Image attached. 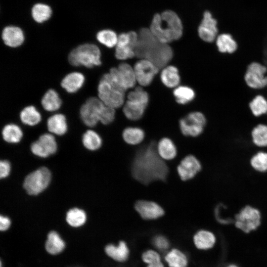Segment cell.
Returning a JSON list of instances; mask_svg holds the SVG:
<instances>
[{
    "instance_id": "f6af8a7d",
    "label": "cell",
    "mask_w": 267,
    "mask_h": 267,
    "mask_svg": "<svg viewBox=\"0 0 267 267\" xmlns=\"http://www.w3.org/2000/svg\"><path fill=\"white\" fill-rule=\"evenodd\" d=\"M11 171V166L7 160H1L0 161V178L4 179L7 178Z\"/></svg>"
},
{
    "instance_id": "ba28073f",
    "label": "cell",
    "mask_w": 267,
    "mask_h": 267,
    "mask_svg": "<svg viewBox=\"0 0 267 267\" xmlns=\"http://www.w3.org/2000/svg\"><path fill=\"white\" fill-rule=\"evenodd\" d=\"M207 125L206 116L199 111L189 113L179 122V129L182 134L193 137L201 135L205 131Z\"/></svg>"
},
{
    "instance_id": "ee69618b",
    "label": "cell",
    "mask_w": 267,
    "mask_h": 267,
    "mask_svg": "<svg viewBox=\"0 0 267 267\" xmlns=\"http://www.w3.org/2000/svg\"><path fill=\"white\" fill-rule=\"evenodd\" d=\"M142 260L147 265L161 261L159 253L151 249L147 250L142 253Z\"/></svg>"
},
{
    "instance_id": "8d00e7d4",
    "label": "cell",
    "mask_w": 267,
    "mask_h": 267,
    "mask_svg": "<svg viewBox=\"0 0 267 267\" xmlns=\"http://www.w3.org/2000/svg\"><path fill=\"white\" fill-rule=\"evenodd\" d=\"M165 260L170 267H187L188 259L186 255L178 249H173L165 256Z\"/></svg>"
},
{
    "instance_id": "b9f144b4",
    "label": "cell",
    "mask_w": 267,
    "mask_h": 267,
    "mask_svg": "<svg viewBox=\"0 0 267 267\" xmlns=\"http://www.w3.org/2000/svg\"><path fill=\"white\" fill-rule=\"evenodd\" d=\"M115 115V109L104 105L99 115V123L104 125H109L114 121Z\"/></svg>"
},
{
    "instance_id": "f35d334b",
    "label": "cell",
    "mask_w": 267,
    "mask_h": 267,
    "mask_svg": "<svg viewBox=\"0 0 267 267\" xmlns=\"http://www.w3.org/2000/svg\"><path fill=\"white\" fill-rule=\"evenodd\" d=\"M33 20L38 24H43L51 17L52 10L47 4L38 3L34 5L31 10Z\"/></svg>"
},
{
    "instance_id": "c3c4849f",
    "label": "cell",
    "mask_w": 267,
    "mask_h": 267,
    "mask_svg": "<svg viewBox=\"0 0 267 267\" xmlns=\"http://www.w3.org/2000/svg\"><path fill=\"white\" fill-rule=\"evenodd\" d=\"M226 267H238L235 265L231 264V265H228Z\"/></svg>"
},
{
    "instance_id": "5bb4252c",
    "label": "cell",
    "mask_w": 267,
    "mask_h": 267,
    "mask_svg": "<svg viewBox=\"0 0 267 267\" xmlns=\"http://www.w3.org/2000/svg\"><path fill=\"white\" fill-rule=\"evenodd\" d=\"M267 67L263 64L254 62L250 64L244 76L247 86L254 89L267 87Z\"/></svg>"
},
{
    "instance_id": "4316f807",
    "label": "cell",
    "mask_w": 267,
    "mask_h": 267,
    "mask_svg": "<svg viewBox=\"0 0 267 267\" xmlns=\"http://www.w3.org/2000/svg\"><path fill=\"white\" fill-rule=\"evenodd\" d=\"M215 43L218 51L223 54L233 53L238 48L235 40L230 34L227 33L219 34Z\"/></svg>"
},
{
    "instance_id": "5b68a950",
    "label": "cell",
    "mask_w": 267,
    "mask_h": 267,
    "mask_svg": "<svg viewBox=\"0 0 267 267\" xmlns=\"http://www.w3.org/2000/svg\"><path fill=\"white\" fill-rule=\"evenodd\" d=\"M149 101L147 92L141 87L130 91L123 105V111L127 118L132 121L140 119L143 116Z\"/></svg>"
},
{
    "instance_id": "cb8c5ba5",
    "label": "cell",
    "mask_w": 267,
    "mask_h": 267,
    "mask_svg": "<svg viewBox=\"0 0 267 267\" xmlns=\"http://www.w3.org/2000/svg\"><path fill=\"white\" fill-rule=\"evenodd\" d=\"M43 120L41 111L35 105L29 104L24 107L19 114V121L24 125L34 127Z\"/></svg>"
},
{
    "instance_id": "7dc6e473",
    "label": "cell",
    "mask_w": 267,
    "mask_h": 267,
    "mask_svg": "<svg viewBox=\"0 0 267 267\" xmlns=\"http://www.w3.org/2000/svg\"><path fill=\"white\" fill-rule=\"evenodd\" d=\"M146 267H165L162 262H159L158 263L148 265Z\"/></svg>"
},
{
    "instance_id": "9c48e42d",
    "label": "cell",
    "mask_w": 267,
    "mask_h": 267,
    "mask_svg": "<svg viewBox=\"0 0 267 267\" xmlns=\"http://www.w3.org/2000/svg\"><path fill=\"white\" fill-rule=\"evenodd\" d=\"M104 105L97 96L88 97L79 109L81 122L89 128L96 126L99 122V115Z\"/></svg>"
},
{
    "instance_id": "8fae6325",
    "label": "cell",
    "mask_w": 267,
    "mask_h": 267,
    "mask_svg": "<svg viewBox=\"0 0 267 267\" xmlns=\"http://www.w3.org/2000/svg\"><path fill=\"white\" fill-rule=\"evenodd\" d=\"M107 73L111 80L125 91L133 88L136 82L134 68L126 63L111 68Z\"/></svg>"
},
{
    "instance_id": "d4e9b609",
    "label": "cell",
    "mask_w": 267,
    "mask_h": 267,
    "mask_svg": "<svg viewBox=\"0 0 267 267\" xmlns=\"http://www.w3.org/2000/svg\"><path fill=\"white\" fill-rule=\"evenodd\" d=\"M104 249L106 255L117 262L126 261L130 255L129 247L124 241H120L117 244L109 243L105 246Z\"/></svg>"
},
{
    "instance_id": "1f68e13d",
    "label": "cell",
    "mask_w": 267,
    "mask_h": 267,
    "mask_svg": "<svg viewBox=\"0 0 267 267\" xmlns=\"http://www.w3.org/2000/svg\"><path fill=\"white\" fill-rule=\"evenodd\" d=\"M84 147L90 151L98 150L102 145V139L99 134L92 129L87 130L82 136Z\"/></svg>"
},
{
    "instance_id": "d6986e66",
    "label": "cell",
    "mask_w": 267,
    "mask_h": 267,
    "mask_svg": "<svg viewBox=\"0 0 267 267\" xmlns=\"http://www.w3.org/2000/svg\"><path fill=\"white\" fill-rule=\"evenodd\" d=\"M200 160L194 155L185 156L177 167V172L180 179L187 181L193 178L202 170Z\"/></svg>"
},
{
    "instance_id": "f546056e",
    "label": "cell",
    "mask_w": 267,
    "mask_h": 267,
    "mask_svg": "<svg viewBox=\"0 0 267 267\" xmlns=\"http://www.w3.org/2000/svg\"><path fill=\"white\" fill-rule=\"evenodd\" d=\"M95 41L104 46L111 48L115 47L118 42V34L110 28L102 29L95 34Z\"/></svg>"
},
{
    "instance_id": "3957f363",
    "label": "cell",
    "mask_w": 267,
    "mask_h": 267,
    "mask_svg": "<svg viewBox=\"0 0 267 267\" xmlns=\"http://www.w3.org/2000/svg\"><path fill=\"white\" fill-rule=\"evenodd\" d=\"M102 53L94 43L86 42L74 47L69 53L68 61L75 69H92L102 64Z\"/></svg>"
},
{
    "instance_id": "44dd1931",
    "label": "cell",
    "mask_w": 267,
    "mask_h": 267,
    "mask_svg": "<svg viewBox=\"0 0 267 267\" xmlns=\"http://www.w3.org/2000/svg\"><path fill=\"white\" fill-rule=\"evenodd\" d=\"M63 104V101L61 94L54 88H49L46 90L40 101L42 111L48 114L60 111Z\"/></svg>"
},
{
    "instance_id": "bcb514c9",
    "label": "cell",
    "mask_w": 267,
    "mask_h": 267,
    "mask_svg": "<svg viewBox=\"0 0 267 267\" xmlns=\"http://www.w3.org/2000/svg\"><path fill=\"white\" fill-rule=\"evenodd\" d=\"M12 222L7 216L0 215V231H4L8 230L11 225Z\"/></svg>"
},
{
    "instance_id": "7c38bea8",
    "label": "cell",
    "mask_w": 267,
    "mask_h": 267,
    "mask_svg": "<svg viewBox=\"0 0 267 267\" xmlns=\"http://www.w3.org/2000/svg\"><path fill=\"white\" fill-rule=\"evenodd\" d=\"M199 38L203 42L213 43L219 34V22L208 10L204 11L197 28Z\"/></svg>"
},
{
    "instance_id": "d590c367",
    "label": "cell",
    "mask_w": 267,
    "mask_h": 267,
    "mask_svg": "<svg viewBox=\"0 0 267 267\" xmlns=\"http://www.w3.org/2000/svg\"><path fill=\"white\" fill-rule=\"evenodd\" d=\"M249 165L257 173H267V151L260 150L254 153L250 158Z\"/></svg>"
},
{
    "instance_id": "681fc988",
    "label": "cell",
    "mask_w": 267,
    "mask_h": 267,
    "mask_svg": "<svg viewBox=\"0 0 267 267\" xmlns=\"http://www.w3.org/2000/svg\"><path fill=\"white\" fill-rule=\"evenodd\" d=\"M66 267H82L79 266H67Z\"/></svg>"
},
{
    "instance_id": "2e32d148",
    "label": "cell",
    "mask_w": 267,
    "mask_h": 267,
    "mask_svg": "<svg viewBox=\"0 0 267 267\" xmlns=\"http://www.w3.org/2000/svg\"><path fill=\"white\" fill-rule=\"evenodd\" d=\"M134 69L136 82L145 87L151 84L159 68L150 60L142 58L135 63Z\"/></svg>"
},
{
    "instance_id": "836d02e7",
    "label": "cell",
    "mask_w": 267,
    "mask_h": 267,
    "mask_svg": "<svg viewBox=\"0 0 267 267\" xmlns=\"http://www.w3.org/2000/svg\"><path fill=\"white\" fill-rule=\"evenodd\" d=\"M250 139L256 147H267V125L261 123L255 126L251 131Z\"/></svg>"
},
{
    "instance_id": "7a4b0ae2",
    "label": "cell",
    "mask_w": 267,
    "mask_h": 267,
    "mask_svg": "<svg viewBox=\"0 0 267 267\" xmlns=\"http://www.w3.org/2000/svg\"><path fill=\"white\" fill-rule=\"evenodd\" d=\"M149 28L161 43L169 44L179 40L183 35V22L177 12L171 9L155 14Z\"/></svg>"
},
{
    "instance_id": "8992f818",
    "label": "cell",
    "mask_w": 267,
    "mask_h": 267,
    "mask_svg": "<svg viewBox=\"0 0 267 267\" xmlns=\"http://www.w3.org/2000/svg\"><path fill=\"white\" fill-rule=\"evenodd\" d=\"M51 180L50 170L46 167L42 166L29 173L25 177L22 185L27 194L37 196L48 188Z\"/></svg>"
},
{
    "instance_id": "603a6c76",
    "label": "cell",
    "mask_w": 267,
    "mask_h": 267,
    "mask_svg": "<svg viewBox=\"0 0 267 267\" xmlns=\"http://www.w3.org/2000/svg\"><path fill=\"white\" fill-rule=\"evenodd\" d=\"M45 125L48 133L57 136L65 135L69 129L68 118L66 114L60 111L48 116Z\"/></svg>"
},
{
    "instance_id": "484cf974",
    "label": "cell",
    "mask_w": 267,
    "mask_h": 267,
    "mask_svg": "<svg viewBox=\"0 0 267 267\" xmlns=\"http://www.w3.org/2000/svg\"><path fill=\"white\" fill-rule=\"evenodd\" d=\"M23 133L21 127L15 122L5 124L1 130L3 140L10 144L19 143L23 137Z\"/></svg>"
},
{
    "instance_id": "7402d4cb",
    "label": "cell",
    "mask_w": 267,
    "mask_h": 267,
    "mask_svg": "<svg viewBox=\"0 0 267 267\" xmlns=\"http://www.w3.org/2000/svg\"><path fill=\"white\" fill-rule=\"evenodd\" d=\"M138 38L136 45L135 55L144 58L149 50L159 41L150 31L149 27H143L138 31Z\"/></svg>"
},
{
    "instance_id": "4dcf8cb0",
    "label": "cell",
    "mask_w": 267,
    "mask_h": 267,
    "mask_svg": "<svg viewBox=\"0 0 267 267\" xmlns=\"http://www.w3.org/2000/svg\"><path fill=\"white\" fill-rule=\"evenodd\" d=\"M65 247V242L56 231L51 230L48 233L45 248L48 253L58 254L63 251Z\"/></svg>"
},
{
    "instance_id": "6da1fadb",
    "label": "cell",
    "mask_w": 267,
    "mask_h": 267,
    "mask_svg": "<svg viewBox=\"0 0 267 267\" xmlns=\"http://www.w3.org/2000/svg\"><path fill=\"white\" fill-rule=\"evenodd\" d=\"M131 172L136 180L145 185L156 180H166L169 168L159 155L155 141H151L136 151L132 162Z\"/></svg>"
},
{
    "instance_id": "d6a6232c",
    "label": "cell",
    "mask_w": 267,
    "mask_h": 267,
    "mask_svg": "<svg viewBox=\"0 0 267 267\" xmlns=\"http://www.w3.org/2000/svg\"><path fill=\"white\" fill-rule=\"evenodd\" d=\"M160 79L162 83L169 88L178 87L180 81L178 69L172 65L164 67L160 74Z\"/></svg>"
},
{
    "instance_id": "52a82bcc",
    "label": "cell",
    "mask_w": 267,
    "mask_h": 267,
    "mask_svg": "<svg viewBox=\"0 0 267 267\" xmlns=\"http://www.w3.org/2000/svg\"><path fill=\"white\" fill-rule=\"evenodd\" d=\"M261 213L256 207L247 204L234 216L235 226L245 233L256 230L261 223Z\"/></svg>"
},
{
    "instance_id": "9a60e30c",
    "label": "cell",
    "mask_w": 267,
    "mask_h": 267,
    "mask_svg": "<svg viewBox=\"0 0 267 267\" xmlns=\"http://www.w3.org/2000/svg\"><path fill=\"white\" fill-rule=\"evenodd\" d=\"M3 44L11 49H17L23 45L26 37L24 31L20 27L9 25L4 27L0 33Z\"/></svg>"
},
{
    "instance_id": "f1b7e54d",
    "label": "cell",
    "mask_w": 267,
    "mask_h": 267,
    "mask_svg": "<svg viewBox=\"0 0 267 267\" xmlns=\"http://www.w3.org/2000/svg\"><path fill=\"white\" fill-rule=\"evenodd\" d=\"M157 151L164 160L174 159L177 155V148L174 141L168 137L161 138L157 144Z\"/></svg>"
},
{
    "instance_id": "ab89813d",
    "label": "cell",
    "mask_w": 267,
    "mask_h": 267,
    "mask_svg": "<svg viewBox=\"0 0 267 267\" xmlns=\"http://www.w3.org/2000/svg\"><path fill=\"white\" fill-rule=\"evenodd\" d=\"M173 94L176 101L180 104H187L193 101L196 96V92L193 89L184 86L176 87Z\"/></svg>"
},
{
    "instance_id": "60d3db41",
    "label": "cell",
    "mask_w": 267,
    "mask_h": 267,
    "mask_svg": "<svg viewBox=\"0 0 267 267\" xmlns=\"http://www.w3.org/2000/svg\"><path fill=\"white\" fill-rule=\"evenodd\" d=\"M249 107L254 116L261 117L267 114V100L263 95L258 94L251 101Z\"/></svg>"
},
{
    "instance_id": "ffe728a7",
    "label": "cell",
    "mask_w": 267,
    "mask_h": 267,
    "mask_svg": "<svg viewBox=\"0 0 267 267\" xmlns=\"http://www.w3.org/2000/svg\"><path fill=\"white\" fill-rule=\"evenodd\" d=\"M134 209L139 216L146 220L159 219L165 214L164 210L159 204L151 201L138 200L135 203Z\"/></svg>"
},
{
    "instance_id": "83f0119b",
    "label": "cell",
    "mask_w": 267,
    "mask_h": 267,
    "mask_svg": "<svg viewBox=\"0 0 267 267\" xmlns=\"http://www.w3.org/2000/svg\"><path fill=\"white\" fill-rule=\"evenodd\" d=\"M88 219L87 213L82 208L74 207L68 209L65 214L66 222L73 227L83 225Z\"/></svg>"
},
{
    "instance_id": "30bf717a",
    "label": "cell",
    "mask_w": 267,
    "mask_h": 267,
    "mask_svg": "<svg viewBox=\"0 0 267 267\" xmlns=\"http://www.w3.org/2000/svg\"><path fill=\"white\" fill-rule=\"evenodd\" d=\"M138 38V33L135 31L120 33L115 46V57L119 60H126L134 57Z\"/></svg>"
},
{
    "instance_id": "4fadbf2b",
    "label": "cell",
    "mask_w": 267,
    "mask_h": 267,
    "mask_svg": "<svg viewBox=\"0 0 267 267\" xmlns=\"http://www.w3.org/2000/svg\"><path fill=\"white\" fill-rule=\"evenodd\" d=\"M30 149L35 156L46 158L57 152L58 145L54 135L50 133H45L41 134L36 140L31 143Z\"/></svg>"
},
{
    "instance_id": "7bdbcfd3",
    "label": "cell",
    "mask_w": 267,
    "mask_h": 267,
    "mask_svg": "<svg viewBox=\"0 0 267 267\" xmlns=\"http://www.w3.org/2000/svg\"><path fill=\"white\" fill-rule=\"evenodd\" d=\"M154 246L161 251L167 250L170 247V242L166 236L162 235H156L152 240Z\"/></svg>"
},
{
    "instance_id": "74e56055",
    "label": "cell",
    "mask_w": 267,
    "mask_h": 267,
    "mask_svg": "<svg viewBox=\"0 0 267 267\" xmlns=\"http://www.w3.org/2000/svg\"><path fill=\"white\" fill-rule=\"evenodd\" d=\"M122 137L127 144L134 145L138 144L143 141L145 133L140 128L130 127L124 130Z\"/></svg>"
},
{
    "instance_id": "e575fe53",
    "label": "cell",
    "mask_w": 267,
    "mask_h": 267,
    "mask_svg": "<svg viewBox=\"0 0 267 267\" xmlns=\"http://www.w3.org/2000/svg\"><path fill=\"white\" fill-rule=\"evenodd\" d=\"M195 246L200 250H207L212 248L216 242V237L211 231L200 230L193 237Z\"/></svg>"
},
{
    "instance_id": "e0dca14e",
    "label": "cell",
    "mask_w": 267,
    "mask_h": 267,
    "mask_svg": "<svg viewBox=\"0 0 267 267\" xmlns=\"http://www.w3.org/2000/svg\"><path fill=\"white\" fill-rule=\"evenodd\" d=\"M86 82V76L80 70H74L67 73L60 82V88L69 94L80 91Z\"/></svg>"
},
{
    "instance_id": "ac0fdd59",
    "label": "cell",
    "mask_w": 267,
    "mask_h": 267,
    "mask_svg": "<svg viewBox=\"0 0 267 267\" xmlns=\"http://www.w3.org/2000/svg\"><path fill=\"white\" fill-rule=\"evenodd\" d=\"M173 56V50L169 44L159 42L150 49L145 59L153 62L159 69L166 67Z\"/></svg>"
},
{
    "instance_id": "277c9868",
    "label": "cell",
    "mask_w": 267,
    "mask_h": 267,
    "mask_svg": "<svg viewBox=\"0 0 267 267\" xmlns=\"http://www.w3.org/2000/svg\"><path fill=\"white\" fill-rule=\"evenodd\" d=\"M125 90L110 79L107 72L103 74L97 86L96 96L105 105L117 109L123 106L125 100Z\"/></svg>"
}]
</instances>
